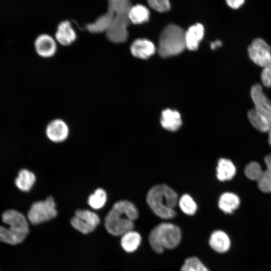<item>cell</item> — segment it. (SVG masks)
<instances>
[{"instance_id": "cell-1", "label": "cell", "mask_w": 271, "mask_h": 271, "mask_svg": "<svg viewBox=\"0 0 271 271\" xmlns=\"http://www.w3.org/2000/svg\"><path fill=\"white\" fill-rule=\"evenodd\" d=\"M139 217L136 206L129 201L123 200L115 203L104 219L106 230L114 236H121L132 230L134 221Z\"/></svg>"}, {"instance_id": "cell-2", "label": "cell", "mask_w": 271, "mask_h": 271, "mask_svg": "<svg viewBox=\"0 0 271 271\" xmlns=\"http://www.w3.org/2000/svg\"><path fill=\"white\" fill-rule=\"evenodd\" d=\"M146 200L150 208L160 218L169 219L176 216L175 208L178 203V195L168 185L153 186L147 193Z\"/></svg>"}, {"instance_id": "cell-3", "label": "cell", "mask_w": 271, "mask_h": 271, "mask_svg": "<svg viewBox=\"0 0 271 271\" xmlns=\"http://www.w3.org/2000/svg\"><path fill=\"white\" fill-rule=\"evenodd\" d=\"M2 220L7 226L0 225V241L11 245L22 242L29 232L28 221L20 212L10 209L2 214Z\"/></svg>"}, {"instance_id": "cell-4", "label": "cell", "mask_w": 271, "mask_h": 271, "mask_svg": "<svg viewBox=\"0 0 271 271\" xmlns=\"http://www.w3.org/2000/svg\"><path fill=\"white\" fill-rule=\"evenodd\" d=\"M182 238L181 230L177 225L164 222L156 226L150 231L149 242L152 249L158 253L164 249H173L180 243Z\"/></svg>"}, {"instance_id": "cell-5", "label": "cell", "mask_w": 271, "mask_h": 271, "mask_svg": "<svg viewBox=\"0 0 271 271\" xmlns=\"http://www.w3.org/2000/svg\"><path fill=\"white\" fill-rule=\"evenodd\" d=\"M185 31L179 26L170 24L161 33L158 52L163 57L175 56L186 48Z\"/></svg>"}, {"instance_id": "cell-6", "label": "cell", "mask_w": 271, "mask_h": 271, "mask_svg": "<svg viewBox=\"0 0 271 271\" xmlns=\"http://www.w3.org/2000/svg\"><path fill=\"white\" fill-rule=\"evenodd\" d=\"M57 214L56 204L51 196L45 200L34 203L27 215L28 219L33 225H37L55 218Z\"/></svg>"}, {"instance_id": "cell-7", "label": "cell", "mask_w": 271, "mask_h": 271, "mask_svg": "<svg viewBox=\"0 0 271 271\" xmlns=\"http://www.w3.org/2000/svg\"><path fill=\"white\" fill-rule=\"evenodd\" d=\"M250 60L262 68L271 64V47L263 39H254L247 47Z\"/></svg>"}, {"instance_id": "cell-8", "label": "cell", "mask_w": 271, "mask_h": 271, "mask_svg": "<svg viewBox=\"0 0 271 271\" xmlns=\"http://www.w3.org/2000/svg\"><path fill=\"white\" fill-rule=\"evenodd\" d=\"M72 226L83 234L93 231L100 223V218L95 212L88 210H77L70 221Z\"/></svg>"}, {"instance_id": "cell-9", "label": "cell", "mask_w": 271, "mask_h": 271, "mask_svg": "<svg viewBox=\"0 0 271 271\" xmlns=\"http://www.w3.org/2000/svg\"><path fill=\"white\" fill-rule=\"evenodd\" d=\"M34 46L37 54L44 58L53 57L57 50L55 39L48 34L39 35L35 41Z\"/></svg>"}, {"instance_id": "cell-10", "label": "cell", "mask_w": 271, "mask_h": 271, "mask_svg": "<svg viewBox=\"0 0 271 271\" xmlns=\"http://www.w3.org/2000/svg\"><path fill=\"white\" fill-rule=\"evenodd\" d=\"M250 95L253 108L260 113L271 115V100L264 94L261 84L256 83L252 85Z\"/></svg>"}, {"instance_id": "cell-11", "label": "cell", "mask_w": 271, "mask_h": 271, "mask_svg": "<svg viewBox=\"0 0 271 271\" xmlns=\"http://www.w3.org/2000/svg\"><path fill=\"white\" fill-rule=\"evenodd\" d=\"M46 133L48 139L55 143L65 141L69 134V128L67 123L61 119H55L47 125Z\"/></svg>"}, {"instance_id": "cell-12", "label": "cell", "mask_w": 271, "mask_h": 271, "mask_svg": "<svg viewBox=\"0 0 271 271\" xmlns=\"http://www.w3.org/2000/svg\"><path fill=\"white\" fill-rule=\"evenodd\" d=\"M54 38L57 43L63 46H70L75 41L76 33L70 21L64 20L58 24Z\"/></svg>"}, {"instance_id": "cell-13", "label": "cell", "mask_w": 271, "mask_h": 271, "mask_svg": "<svg viewBox=\"0 0 271 271\" xmlns=\"http://www.w3.org/2000/svg\"><path fill=\"white\" fill-rule=\"evenodd\" d=\"M204 28L202 24L197 23L191 25L185 32L186 47L190 50H196L204 35Z\"/></svg>"}, {"instance_id": "cell-14", "label": "cell", "mask_w": 271, "mask_h": 271, "mask_svg": "<svg viewBox=\"0 0 271 271\" xmlns=\"http://www.w3.org/2000/svg\"><path fill=\"white\" fill-rule=\"evenodd\" d=\"M156 51L154 43L147 39H138L130 45L132 55L138 58L147 59L153 55Z\"/></svg>"}, {"instance_id": "cell-15", "label": "cell", "mask_w": 271, "mask_h": 271, "mask_svg": "<svg viewBox=\"0 0 271 271\" xmlns=\"http://www.w3.org/2000/svg\"><path fill=\"white\" fill-rule=\"evenodd\" d=\"M247 115L251 124L257 130L266 132L271 129V115L260 113L253 108L247 112Z\"/></svg>"}, {"instance_id": "cell-16", "label": "cell", "mask_w": 271, "mask_h": 271, "mask_svg": "<svg viewBox=\"0 0 271 271\" xmlns=\"http://www.w3.org/2000/svg\"><path fill=\"white\" fill-rule=\"evenodd\" d=\"M160 122L163 128L171 131L177 130L182 123L179 112L171 109H166L162 111Z\"/></svg>"}, {"instance_id": "cell-17", "label": "cell", "mask_w": 271, "mask_h": 271, "mask_svg": "<svg viewBox=\"0 0 271 271\" xmlns=\"http://www.w3.org/2000/svg\"><path fill=\"white\" fill-rule=\"evenodd\" d=\"M209 244L215 251L224 253L229 249L230 240L225 232L222 230H216L211 233L209 240Z\"/></svg>"}, {"instance_id": "cell-18", "label": "cell", "mask_w": 271, "mask_h": 271, "mask_svg": "<svg viewBox=\"0 0 271 271\" xmlns=\"http://www.w3.org/2000/svg\"><path fill=\"white\" fill-rule=\"evenodd\" d=\"M150 17L149 9L145 5L136 4L128 10L127 17L132 24H142L149 21Z\"/></svg>"}, {"instance_id": "cell-19", "label": "cell", "mask_w": 271, "mask_h": 271, "mask_svg": "<svg viewBox=\"0 0 271 271\" xmlns=\"http://www.w3.org/2000/svg\"><path fill=\"white\" fill-rule=\"evenodd\" d=\"M236 174V168L231 161L225 158L218 160L216 167V177L220 181L232 179Z\"/></svg>"}, {"instance_id": "cell-20", "label": "cell", "mask_w": 271, "mask_h": 271, "mask_svg": "<svg viewBox=\"0 0 271 271\" xmlns=\"http://www.w3.org/2000/svg\"><path fill=\"white\" fill-rule=\"evenodd\" d=\"M141 241L142 237L140 233L132 229L121 235L120 244L124 251L131 253L139 248Z\"/></svg>"}, {"instance_id": "cell-21", "label": "cell", "mask_w": 271, "mask_h": 271, "mask_svg": "<svg viewBox=\"0 0 271 271\" xmlns=\"http://www.w3.org/2000/svg\"><path fill=\"white\" fill-rule=\"evenodd\" d=\"M218 204L222 211L225 213H232L239 207L240 199L234 193L225 192L220 196Z\"/></svg>"}, {"instance_id": "cell-22", "label": "cell", "mask_w": 271, "mask_h": 271, "mask_svg": "<svg viewBox=\"0 0 271 271\" xmlns=\"http://www.w3.org/2000/svg\"><path fill=\"white\" fill-rule=\"evenodd\" d=\"M36 181L35 174L31 171L24 169L21 170L18 177L15 180V183L17 188L22 191H29Z\"/></svg>"}, {"instance_id": "cell-23", "label": "cell", "mask_w": 271, "mask_h": 271, "mask_svg": "<svg viewBox=\"0 0 271 271\" xmlns=\"http://www.w3.org/2000/svg\"><path fill=\"white\" fill-rule=\"evenodd\" d=\"M107 200L106 193L101 188L97 189L93 193L90 195L88 199V203L94 209L102 208Z\"/></svg>"}, {"instance_id": "cell-24", "label": "cell", "mask_w": 271, "mask_h": 271, "mask_svg": "<svg viewBox=\"0 0 271 271\" xmlns=\"http://www.w3.org/2000/svg\"><path fill=\"white\" fill-rule=\"evenodd\" d=\"M178 205L181 211L189 215L194 214L197 206L193 199L188 194L183 195L178 200Z\"/></svg>"}, {"instance_id": "cell-25", "label": "cell", "mask_w": 271, "mask_h": 271, "mask_svg": "<svg viewBox=\"0 0 271 271\" xmlns=\"http://www.w3.org/2000/svg\"><path fill=\"white\" fill-rule=\"evenodd\" d=\"M181 271H209L207 267L196 257L186 258L181 268Z\"/></svg>"}, {"instance_id": "cell-26", "label": "cell", "mask_w": 271, "mask_h": 271, "mask_svg": "<svg viewBox=\"0 0 271 271\" xmlns=\"http://www.w3.org/2000/svg\"><path fill=\"white\" fill-rule=\"evenodd\" d=\"M244 172L248 179L257 181L261 176L263 171L258 163L251 162L245 166Z\"/></svg>"}, {"instance_id": "cell-27", "label": "cell", "mask_w": 271, "mask_h": 271, "mask_svg": "<svg viewBox=\"0 0 271 271\" xmlns=\"http://www.w3.org/2000/svg\"><path fill=\"white\" fill-rule=\"evenodd\" d=\"M260 191L264 193H271V171L266 170L257 181Z\"/></svg>"}, {"instance_id": "cell-28", "label": "cell", "mask_w": 271, "mask_h": 271, "mask_svg": "<svg viewBox=\"0 0 271 271\" xmlns=\"http://www.w3.org/2000/svg\"><path fill=\"white\" fill-rule=\"evenodd\" d=\"M147 2L151 8L160 13L168 12L171 9L170 0H147Z\"/></svg>"}, {"instance_id": "cell-29", "label": "cell", "mask_w": 271, "mask_h": 271, "mask_svg": "<svg viewBox=\"0 0 271 271\" xmlns=\"http://www.w3.org/2000/svg\"><path fill=\"white\" fill-rule=\"evenodd\" d=\"M260 80L263 86H271V64L264 68L260 73Z\"/></svg>"}, {"instance_id": "cell-30", "label": "cell", "mask_w": 271, "mask_h": 271, "mask_svg": "<svg viewBox=\"0 0 271 271\" xmlns=\"http://www.w3.org/2000/svg\"><path fill=\"white\" fill-rule=\"evenodd\" d=\"M245 0H225L227 6L234 10L238 9L244 3Z\"/></svg>"}, {"instance_id": "cell-31", "label": "cell", "mask_w": 271, "mask_h": 271, "mask_svg": "<svg viewBox=\"0 0 271 271\" xmlns=\"http://www.w3.org/2000/svg\"><path fill=\"white\" fill-rule=\"evenodd\" d=\"M266 170L271 171V153L267 155L264 159Z\"/></svg>"}, {"instance_id": "cell-32", "label": "cell", "mask_w": 271, "mask_h": 271, "mask_svg": "<svg viewBox=\"0 0 271 271\" xmlns=\"http://www.w3.org/2000/svg\"><path fill=\"white\" fill-rule=\"evenodd\" d=\"M221 43L220 41H216L213 42L211 44V48L212 49H215L219 46H221Z\"/></svg>"}, {"instance_id": "cell-33", "label": "cell", "mask_w": 271, "mask_h": 271, "mask_svg": "<svg viewBox=\"0 0 271 271\" xmlns=\"http://www.w3.org/2000/svg\"><path fill=\"white\" fill-rule=\"evenodd\" d=\"M268 143L271 146V129L268 132Z\"/></svg>"}]
</instances>
